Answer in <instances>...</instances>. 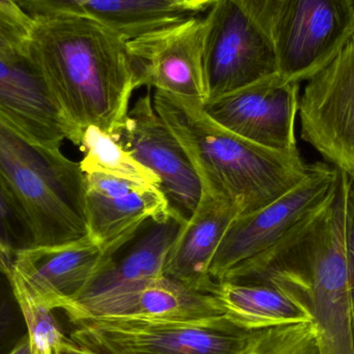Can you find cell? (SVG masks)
Instances as JSON below:
<instances>
[{
	"mask_svg": "<svg viewBox=\"0 0 354 354\" xmlns=\"http://www.w3.org/2000/svg\"><path fill=\"white\" fill-rule=\"evenodd\" d=\"M351 176L338 170L324 205L257 257L223 281L270 283L301 308L317 328L324 354H354L344 231Z\"/></svg>",
	"mask_w": 354,
	"mask_h": 354,
	"instance_id": "1",
	"label": "cell"
},
{
	"mask_svg": "<svg viewBox=\"0 0 354 354\" xmlns=\"http://www.w3.org/2000/svg\"><path fill=\"white\" fill-rule=\"evenodd\" d=\"M127 39L93 19L57 15L35 19L28 54L70 122L115 137L138 77Z\"/></svg>",
	"mask_w": 354,
	"mask_h": 354,
	"instance_id": "2",
	"label": "cell"
},
{
	"mask_svg": "<svg viewBox=\"0 0 354 354\" xmlns=\"http://www.w3.org/2000/svg\"><path fill=\"white\" fill-rule=\"evenodd\" d=\"M153 107L191 161L202 191L255 212L299 185L309 171L299 151H274L212 120L203 103L155 91Z\"/></svg>",
	"mask_w": 354,
	"mask_h": 354,
	"instance_id": "3",
	"label": "cell"
},
{
	"mask_svg": "<svg viewBox=\"0 0 354 354\" xmlns=\"http://www.w3.org/2000/svg\"><path fill=\"white\" fill-rule=\"evenodd\" d=\"M0 177L26 209L37 245H62L89 234L80 163L58 147L29 138L1 116Z\"/></svg>",
	"mask_w": 354,
	"mask_h": 354,
	"instance_id": "4",
	"label": "cell"
},
{
	"mask_svg": "<svg viewBox=\"0 0 354 354\" xmlns=\"http://www.w3.org/2000/svg\"><path fill=\"white\" fill-rule=\"evenodd\" d=\"M205 18L206 101L278 75L272 32L243 0H216Z\"/></svg>",
	"mask_w": 354,
	"mask_h": 354,
	"instance_id": "5",
	"label": "cell"
},
{
	"mask_svg": "<svg viewBox=\"0 0 354 354\" xmlns=\"http://www.w3.org/2000/svg\"><path fill=\"white\" fill-rule=\"evenodd\" d=\"M70 338L99 354H248L254 333L231 322L177 324L95 318L71 324Z\"/></svg>",
	"mask_w": 354,
	"mask_h": 354,
	"instance_id": "6",
	"label": "cell"
},
{
	"mask_svg": "<svg viewBox=\"0 0 354 354\" xmlns=\"http://www.w3.org/2000/svg\"><path fill=\"white\" fill-rule=\"evenodd\" d=\"M270 32L279 76L291 82L310 80L354 37L353 0H284Z\"/></svg>",
	"mask_w": 354,
	"mask_h": 354,
	"instance_id": "7",
	"label": "cell"
},
{
	"mask_svg": "<svg viewBox=\"0 0 354 354\" xmlns=\"http://www.w3.org/2000/svg\"><path fill=\"white\" fill-rule=\"evenodd\" d=\"M337 176L338 169L326 162L311 164L305 178L290 191L260 209L237 216L212 260V280L220 282L239 264L268 251L322 207L334 189Z\"/></svg>",
	"mask_w": 354,
	"mask_h": 354,
	"instance_id": "8",
	"label": "cell"
},
{
	"mask_svg": "<svg viewBox=\"0 0 354 354\" xmlns=\"http://www.w3.org/2000/svg\"><path fill=\"white\" fill-rule=\"evenodd\" d=\"M299 115L301 139L326 163L354 178V37L308 80Z\"/></svg>",
	"mask_w": 354,
	"mask_h": 354,
	"instance_id": "9",
	"label": "cell"
},
{
	"mask_svg": "<svg viewBox=\"0 0 354 354\" xmlns=\"http://www.w3.org/2000/svg\"><path fill=\"white\" fill-rule=\"evenodd\" d=\"M206 31L205 17L193 16L127 41L139 87H153L181 99L206 102Z\"/></svg>",
	"mask_w": 354,
	"mask_h": 354,
	"instance_id": "10",
	"label": "cell"
},
{
	"mask_svg": "<svg viewBox=\"0 0 354 354\" xmlns=\"http://www.w3.org/2000/svg\"><path fill=\"white\" fill-rule=\"evenodd\" d=\"M62 312L71 324L95 318L177 324L230 322L212 295L165 276L73 301Z\"/></svg>",
	"mask_w": 354,
	"mask_h": 354,
	"instance_id": "11",
	"label": "cell"
},
{
	"mask_svg": "<svg viewBox=\"0 0 354 354\" xmlns=\"http://www.w3.org/2000/svg\"><path fill=\"white\" fill-rule=\"evenodd\" d=\"M116 141L160 179L170 209L189 220L202 195V185L179 141L153 107L151 93L137 100Z\"/></svg>",
	"mask_w": 354,
	"mask_h": 354,
	"instance_id": "12",
	"label": "cell"
},
{
	"mask_svg": "<svg viewBox=\"0 0 354 354\" xmlns=\"http://www.w3.org/2000/svg\"><path fill=\"white\" fill-rule=\"evenodd\" d=\"M299 84L278 75L203 103L216 124L256 145L274 151H297L295 120Z\"/></svg>",
	"mask_w": 354,
	"mask_h": 354,
	"instance_id": "13",
	"label": "cell"
},
{
	"mask_svg": "<svg viewBox=\"0 0 354 354\" xmlns=\"http://www.w3.org/2000/svg\"><path fill=\"white\" fill-rule=\"evenodd\" d=\"M0 116L47 147L60 149L66 140L80 145L82 133L66 118L28 52L0 50Z\"/></svg>",
	"mask_w": 354,
	"mask_h": 354,
	"instance_id": "14",
	"label": "cell"
},
{
	"mask_svg": "<svg viewBox=\"0 0 354 354\" xmlns=\"http://www.w3.org/2000/svg\"><path fill=\"white\" fill-rule=\"evenodd\" d=\"M102 256L103 249L89 234L62 245H35L19 254L8 280L37 303L64 311L86 288Z\"/></svg>",
	"mask_w": 354,
	"mask_h": 354,
	"instance_id": "15",
	"label": "cell"
},
{
	"mask_svg": "<svg viewBox=\"0 0 354 354\" xmlns=\"http://www.w3.org/2000/svg\"><path fill=\"white\" fill-rule=\"evenodd\" d=\"M185 222L171 209L143 221L120 241L103 250L95 276L73 301L163 277L168 254Z\"/></svg>",
	"mask_w": 354,
	"mask_h": 354,
	"instance_id": "16",
	"label": "cell"
},
{
	"mask_svg": "<svg viewBox=\"0 0 354 354\" xmlns=\"http://www.w3.org/2000/svg\"><path fill=\"white\" fill-rule=\"evenodd\" d=\"M216 0H15L29 18L93 19L127 41L209 10Z\"/></svg>",
	"mask_w": 354,
	"mask_h": 354,
	"instance_id": "17",
	"label": "cell"
},
{
	"mask_svg": "<svg viewBox=\"0 0 354 354\" xmlns=\"http://www.w3.org/2000/svg\"><path fill=\"white\" fill-rule=\"evenodd\" d=\"M89 235L107 249L151 216L170 210L159 187L100 172L85 174Z\"/></svg>",
	"mask_w": 354,
	"mask_h": 354,
	"instance_id": "18",
	"label": "cell"
},
{
	"mask_svg": "<svg viewBox=\"0 0 354 354\" xmlns=\"http://www.w3.org/2000/svg\"><path fill=\"white\" fill-rule=\"evenodd\" d=\"M241 214L230 202L202 191L193 214L183 225L168 254L164 276L210 295L216 281L210 266L231 223Z\"/></svg>",
	"mask_w": 354,
	"mask_h": 354,
	"instance_id": "19",
	"label": "cell"
},
{
	"mask_svg": "<svg viewBox=\"0 0 354 354\" xmlns=\"http://www.w3.org/2000/svg\"><path fill=\"white\" fill-rule=\"evenodd\" d=\"M210 295L227 319L248 332L312 322L288 295L270 283L216 282Z\"/></svg>",
	"mask_w": 354,
	"mask_h": 354,
	"instance_id": "20",
	"label": "cell"
},
{
	"mask_svg": "<svg viewBox=\"0 0 354 354\" xmlns=\"http://www.w3.org/2000/svg\"><path fill=\"white\" fill-rule=\"evenodd\" d=\"M81 151L84 153L81 168L84 174L100 172L142 185L160 187V179L141 165L111 135L89 126L81 137Z\"/></svg>",
	"mask_w": 354,
	"mask_h": 354,
	"instance_id": "21",
	"label": "cell"
},
{
	"mask_svg": "<svg viewBox=\"0 0 354 354\" xmlns=\"http://www.w3.org/2000/svg\"><path fill=\"white\" fill-rule=\"evenodd\" d=\"M35 245L37 234L26 209L0 177V274L10 278L19 254Z\"/></svg>",
	"mask_w": 354,
	"mask_h": 354,
	"instance_id": "22",
	"label": "cell"
},
{
	"mask_svg": "<svg viewBox=\"0 0 354 354\" xmlns=\"http://www.w3.org/2000/svg\"><path fill=\"white\" fill-rule=\"evenodd\" d=\"M248 354H324L313 322L255 330Z\"/></svg>",
	"mask_w": 354,
	"mask_h": 354,
	"instance_id": "23",
	"label": "cell"
},
{
	"mask_svg": "<svg viewBox=\"0 0 354 354\" xmlns=\"http://www.w3.org/2000/svg\"><path fill=\"white\" fill-rule=\"evenodd\" d=\"M27 328L30 354H56L58 346L66 338L53 310L35 301L28 293L18 287H12Z\"/></svg>",
	"mask_w": 354,
	"mask_h": 354,
	"instance_id": "24",
	"label": "cell"
},
{
	"mask_svg": "<svg viewBox=\"0 0 354 354\" xmlns=\"http://www.w3.org/2000/svg\"><path fill=\"white\" fill-rule=\"evenodd\" d=\"M33 20L25 14H17L0 6V50L28 52Z\"/></svg>",
	"mask_w": 354,
	"mask_h": 354,
	"instance_id": "25",
	"label": "cell"
},
{
	"mask_svg": "<svg viewBox=\"0 0 354 354\" xmlns=\"http://www.w3.org/2000/svg\"><path fill=\"white\" fill-rule=\"evenodd\" d=\"M344 247L347 274H348L349 295H351L354 333V178L353 177H351L348 194H347L346 212H345Z\"/></svg>",
	"mask_w": 354,
	"mask_h": 354,
	"instance_id": "26",
	"label": "cell"
},
{
	"mask_svg": "<svg viewBox=\"0 0 354 354\" xmlns=\"http://www.w3.org/2000/svg\"><path fill=\"white\" fill-rule=\"evenodd\" d=\"M16 297L8 277L0 274V342L8 336L14 324V310H18Z\"/></svg>",
	"mask_w": 354,
	"mask_h": 354,
	"instance_id": "27",
	"label": "cell"
},
{
	"mask_svg": "<svg viewBox=\"0 0 354 354\" xmlns=\"http://www.w3.org/2000/svg\"><path fill=\"white\" fill-rule=\"evenodd\" d=\"M243 1L261 21L262 24L270 30L274 15L284 0H243Z\"/></svg>",
	"mask_w": 354,
	"mask_h": 354,
	"instance_id": "28",
	"label": "cell"
},
{
	"mask_svg": "<svg viewBox=\"0 0 354 354\" xmlns=\"http://www.w3.org/2000/svg\"><path fill=\"white\" fill-rule=\"evenodd\" d=\"M56 354H99L82 345L78 344L71 338H66L62 341L58 346L57 353Z\"/></svg>",
	"mask_w": 354,
	"mask_h": 354,
	"instance_id": "29",
	"label": "cell"
},
{
	"mask_svg": "<svg viewBox=\"0 0 354 354\" xmlns=\"http://www.w3.org/2000/svg\"><path fill=\"white\" fill-rule=\"evenodd\" d=\"M8 354H30V348H29L27 337L25 336L24 338L21 339Z\"/></svg>",
	"mask_w": 354,
	"mask_h": 354,
	"instance_id": "30",
	"label": "cell"
},
{
	"mask_svg": "<svg viewBox=\"0 0 354 354\" xmlns=\"http://www.w3.org/2000/svg\"><path fill=\"white\" fill-rule=\"evenodd\" d=\"M0 6H4L8 10H12V12H17V14H24L21 10V8L17 6L15 0H0Z\"/></svg>",
	"mask_w": 354,
	"mask_h": 354,
	"instance_id": "31",
	"label": "cell"
},
{
	"mask_svg": "<svg viewBox=\"0 0 354 354\" xmlns=\"http://www.w3.org/2000/svg\"><path fill=\"white\" fill-rule=\"evenodd\" d=\"M353 2H354V0H353Z\"/></svg>",
	"mask_w": 354,
	"mask_h": 354,
	"instance_id": "32",
	"label": "cell"
}]
</instances>
